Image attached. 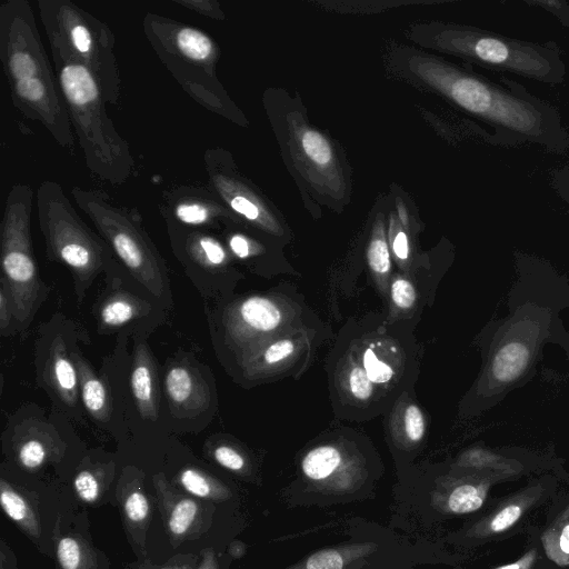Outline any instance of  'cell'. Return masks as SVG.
Here are the masks:
<instances>
[{
  "instance_id": "1",
  "label": "cell",
  "mask_w": 569,
  "mask_h": 569,
  "mask_svg": "<svg viewBox=\"0 0 569 569\" xmlns=\"http://www.w3.org/2000/svg\"><path fill=\"white\" fill-rule=\"evenodd\" d=\"M516 279L507 296V313L481 330V367L461 401V412L480 416L536 375L547 346L569 359V279L543 259L515 253Z\"/></svg>"
},
{
  "instance_id": "2",
  "label": "cell",
  "mask_w": 569,
  "mask_h": 569,
  "mask_svg": "<svg viewBox=\"0 0 569 569\" xmlns=\"http://www.w3.org/2000/svg\"><path fill=\"white\" fill-rule=\"evenodd\" d=\"M0 60L14 108L40 122L61 148L73 151L69 113L27 0L0 6Z\"/></svg>"
},
{
  "instance_id": "3",
  "label": "cell",
  "mask_w": 569,
  "mask_h": 569,
  "mask_svg": "<svg viewBox=\"0 0 569 569\" xmlns=\"http://www.w3.org/2000/svg\"><path fill=\"white\" fill-rule=\"evenodd\" d=\"M420 74L456 104L489 123L498 143H539L555 152L569 148L558 112L509 79V89L450 67L428 62Z\"/></svg>"
},
{
  "instance_id": "4",
  "label": "cell",
  "mask_w": 569,
  "mask_h": 569,
  "mask_svg": "<svg viewBox=\"0 0 569 569\" xmlns=\"http://www.w3.org/2000/svg\"><path fill=\"white\" fill-rule=\"evenodd\" d=\"M49 48L58 86L88 170L102 181L122 186L134 174L136 159L107 112L108 102L97 78L58 48Z\"/></svg>"
},
{
  "instance_id": "5",
  "label": "cell",
  "mask_w": 569,
  "mask_h": 569,
  "mask_svg": "<svg viewBox=\"0 0 569 569\" xmlns=\"http://www.w3.org/2000/svg\"><path fill=\"white\" fill-rule=\"evenodd\" d=\"M383 473L379 456L346 439L319 441L297 461L293 479L280 497L290 508H330L376 497Z\"/></svg>"
},
{
  "instance_id": "6",
  "label": "cell",
  "mask_w": 569,
  "mask_h": 569,
  "mask_svg": "<svg viewBox=\"0 0 569 569\" xmlns=\"http://www.w3.org/2000/svg\"><path fill=\"white\" fill-rule=\"evenodd\" d=\"M142 31L161 63L191 99L210 112L230 120L239 118L217 77L220 49L211 36L151 11L142 19Z\"/></svg>"
},
{
  "instance_id": "7",
  "label": "cell",
  "mask_w": 569,
  "mask_h": 569,
  "mask_svg": "<svg viewBox=\"0 0 569 569\" xmlns=\"http://www.w3.org/2000/svg\"><path fill=\"white\" fill-rule=\"evenodd\" d=\"M441 560L442 551L427 538L357 516L347 519L340 541L280 569H417Z\"/></svg>"
},
{
  "instance_id": "8",
  "label": "cell",
  "mask_w": 569,
  "mask_h": 569,
  "mask_svg": "<svg viewBox=\"0 0 569 569\" xmlns=\"http://www.w3.org/2000/svg\"><path fill=\"white\" fill-rule=\"evenodd\" d=\"M36 201L47 257L69 269L81 301L93 279L110 261L112 250L80 218L59 182H40Z\"/></svg>"
},
{
  "instance_id": "9",
  "label": "cell",
  "mask_w": 569,
  "mask_h": 569,
  "mask_svg": "<svg viewBox=\"0 0 569 569\" xmlns=\"http://www.w3.org/2000/svg\"><path fill=\"white\" fill-rule=\"evenodd\" d=\"M37 4L49 46L86 66L108 104L118 106L122 81L110 27L71 0H39Z\"/></svg>"
},
{
  "instance_id": "10",
  "label": "cell",
  "mask_w": 569,
  "mask_h": 569,
  "mask_svg": "<svg viewBox=\"0 0 569 569\" xmlns=\"http://www.w3.org/2000/svg\"><path fill=\"white\" fill-rule=\"evenodd\" d=\"M71 197L127 270L152 295L162 297L168 288L166 264L139 212L99 189L74 186Z\"/></svg>"
},
{
  "instance_id": "11",
  "label": "cell",
  "mask_w": 569,
  "mask_h": 569,
  "mask_svg": "<svg viewBox=\"0 0 569 569\" xmlns=\"http://www.w3.org/2000/svg\"><path fill=\"white\" fill-rule=\"evenodd\" d=\"M34 192L28 183L11 186L0 223L1 279L10 292L17 328L26 330L47 295L31 240Z\"/></svg>"
},
{
  "instance_id": "12",
  "label": "cell",
  "mask_w": 569,
  "mask_h": 569,
  "mask_svg": "<svg viewBox=\"0 0 569 569\" xmlns=\"http://www.w3.org/2000/svg\"><path fill=\"white\" fill-rule=\"evenodd\" d=\"M450 43L456 51L481 64L540 82L560 83L566 73L560 52L551 44L471 30L452 33Z\"/></svg>"
},
{
  "instance_id": "13",
  "label": "cell",
  "mask_w": 569,
  "mask_h": 569,
  "mask_svg": "<svg viewBox=\"0 0 569 569\" xmlns=\"http://www.w3.org/2000/svg\"><path fill=\"white\" fill-rule=\"evenodd\" d=\"M221 327L224 342L240 360L261 342L299 327L298 311L274 296L252 295L223 309Z\"/></svg>"
},
{
  "instance_id": "14",
  "label": "cell",
  "mask_w": 569,
  "mask_h": 569,
  "mask_svg": "<svg viewBox=\"0 0 569 569\" xmlns=\"http://www.w3.org/2000/svg\"><path fill=\"white\" fill-rule=\"evenodd\" d=\"M159 209L164 221L192 229L214 230L239 221L208 183L178 184L164 190Z\"/></svg>"
},
{
  "instance_id": "15",
  "label": "cell",
  "mask_w": 569,
  "mask_h": 569,
  "mask_svg": "<svg viewBox=\"0 0 569 569\" xmlns=\"http://www.w3.org/2000/svg\"><path fill=\"white\" fill-rule=\"evenodd\" d=\"M308 345V332L301 327L279 333L261 342L239 360L243 376L252 380L276 376L293 365Z\"/></svg>"
},
{
  "instance_id": "16",
  "label": "cell",
  "mask_w": 569,
  "mask_h": 569,
  "mask_svg": "<svg viewBox=\"0 0 569 569\" xmlns=\"http://www.w3.org/2000/svg\"><path fill=\"white\" fill-rule=\"evenodd\" d=\"M176 254L189 264L207 272H219L231 261L226 243L211 230L181 227L166 221Z\"/></svg>"
},
{
  "instance_id": "17",
  "label": "cell",
  "mask_w": 569,
  "mask_h": 569,
  "mask_svg": "<svg viewBox=\"0 0 569 569\" xmlns=\"http://www.w3.org/2000/svg\"><path fill=\"white\" fill-rule=\"evenodd\" d=\"M163 389L171 411L178 417H193L211 402L210 388L198 368L186 360L172 362L166 370Z\"/></svg>"
},
{
  "instance_id": "18",
  "label": "cell",
  "mask_w": 569,
  "mask_h": 569,
  "mask_svg": "<svg viewBox=\"0 0 569 569\" xmlns=\"http://www.w3.org/2000/svg\"><path fill=\"white\" fill-rule=\"evenodd\" d=\"M132 397L141 418L156 421L159 413V382L154 358L144 342L137 345L130 376Z\"/></svg>"
},
{
  "instance_id": "19",
  "label": "cell",
  "mask_w": 569,
  "mask_h": 569,
  "mask_svg": "<svg viewBox=\"0 0 569 569\" xmlns=\"http://www.w3.org/2000/svg\"><path fill=\"white\" fill-rule=\"evenodd\" d=\"M43 379L59 399L68 406H74L79 396L77 368L64 340L57 337L49 347Z\"/></svg>"
},
{
  "instance_id": "20",
  "label": "cell",
  "mask_w": 569,
  "mask_h": 569,
  "mask_svg": "<svg viewBox=\"0 0 569 569\" xmlns=\"http://www.w3.org/2000/svg\"><path fill=\"white\" fill-rule=\"evenodd\" d=\"M17 457L27 469L44 463L58 435L49 422L29 418L17 426Z\"/></svg>"
},
{
  "instance_id": "21",
  "label": "cell",
  "mask_w": 569,
  "mask_h": 569,
  "mask_svg": "<svg viewBox=\"0 0 569 569\" xmlns=\"http://www.w3.org/2000/svg\"><path fill=\"white\" fill-rule=\"evenodd\" d=\"M371 383L387 389L396 383L400 373V362L396 360L393 348L382 340L363 342L359 349H352Z\"/></svg>"
},
{
  "instance_id": "22",
  "label": "cell",
  "mask_w": 569,
  "mask_h": 569,
  "mask_svg": "<svg viewBox=\"0 0 569 569\" xmlns=\"http://www.w3.org/2000/svg\"><path fill=\"white\" fill-rule=\"evenodd\" d=\"M71 358L77 368L79 393L86 410L94 420L107 421L111 413V400L106 381L78 351H71Z\"/></svg>"
},
{
  "instance_id": "23",
  "label": "cell",
  "mask_w": 569,
  "mask_h": 569,
  "mask_svg": "<svg viewBox=\"0 0 569 569\" xmlns=\"http://www.w3.org/2000/svg\"><path fill=\"white\" fill-rule=\"evenodd\" d=\"M427 421L422 409L413 401L399 400L390 419V431L397 449L412 451L423 440Z\"/></svg>"
},
{
  "instance_id": "24",
  "label": "cell",
  "mask_w": 569,
  "mask_h": 569,
  "mask_svg": "<svg viewBox=\"0 0 569 569\" xmlns=\"http://www.w3.org/2000/svg\"><path fill=\"white\" fill-rule=\"evenodd\" d=\"M149 305L128 291H112L99 303L97 318L104 329H117L142 317Z\"/></svg>"
},
{
  "instance_id": "25",
  "label": "cell",
  "mask_w": 569,
  "mask_h": 569,
  "mask_svg": "<svg viewBox=\"0 0 569 569\" xmlns=\"http://www.w3.org/2000/svg\"><path fill=\"white\" fill-rule=\"evenodd\" d=\"M338 379L343 395L353 405H368L377 393L353 350L345 357Z\"/></svg>"
},
{
  "instance_id": "26",
  "label": "cell",
  "mask_w": 569,
  "mask_h": 569,
  "mask_svg": "<svg viewBox=\"0 0 569 569\" xmlns=\"http://www.w3.org/2000/svg\"><path fill=\"white\" fill-rule=\"evenodd\" d=\"M367 258L378 289L386 295L391 279V256L381 224L375 229L368 246Z\"/></svg>"
},
{
  "instance_id": "27",
  "label": "cell",
  "mask_w": 569,
  "mask_h": 569,
  "mask_svg": "<svg viewBox=\"0 0 569 569\" xmlns=\"http://www.w3.org/2000/svg\"><path fill=\"white\" fill-rule=\"evenodd\" d=\"M486 489L482 485L460 481L453 485L447 501L446 515L475 512L483 505Z\"/></svg>"
},
{
  "instance_id": "28",
  "label": "cell",
  "mask_w": 569,
  "mask_h": 569,
  "mask_svg": "<svg viewBox=\"0 0 569 569\" xmlns=\"http://www.w3.org/2000/svg\"><path fill=\"white\" fill-rule=\"evenodd\" d=\"M389 297L392 308L398 312H406L416 306L417 290L411 280L405 276H392L389 282Z\"/></svg>"
},
{
  "instance_id": "29",
  "label": "cell",
  "mask_w": 569,
  "mask_h": 569,
  "mask_svg": "<svg viewBox=\"0 0 569 569\" xmlns=\"http://www.w3.org/2000/svg\"><path fill=\"white\" fill-rule=\"evenodd\" d=\"M301 146L308 158L318 166L332 161V149L327 139L316 130L307 129L301 136Z\"/></svg>"
},
{
  "instance_id": "30",
  "label": "cell",
  "mask_w": 569,
  "mask_h": 569,
  "mask_svg": "<svg viewBox=\"0 0 569 569\" xmlns=\"http://www.w3.org/2000/svg\"><path fill=\"white\" fill-rule=\"evenodd\" d=\"M211 452L217 463L230 471L244 472L249 466L243 452L230 443H217Z\"/></svg>"
},
{
  "instance_id": "31",
  "label": "cell",
  "mask_w": 569,
  "mask_h": 569,
  "mask_svg": "<svg viewBox=\"0 0 569 569\" xmlns=\"http://www.w3.org/2000/svg\"><path fill=\"white\" fill-rule=\"evenodd\" d=\"M198 505L192 499L180 500L172 510L169 519V529L174 535L184 533L193 522Z\"/></svg>"
},
{
  "instance_id": "32",
  "label": "cell",
  "mask_w": 569,
  "mask_h": 569,
  "mask_svg": "<svg viewBox=\"0 0 569 569\" xmlns=\"http://www.w3.org/2000/svg\"><path fill=\"white\" fill-rule=\"evenodd\" d=\"M1 506L12 520L22 522L30 518V511L24 500L6 483L1 482Z\"/></svg>"
},
{
  "instance_id": "33",
  "label": "cell",
  "mask_w": 569,
  "mask_h": 569,
  "mask_svg": "<svg viewBox=\"0 0 569 569\" xmlns=\"http://www.w3.org/2000/svg\"><path fill=\"white\" fill-rule=\"evenodd\" d=\"M182 487L197 497H208L212 492L211 481L199 470L186 468L179 475Z\"/></svg>"
},
{
  "instance_id": "34",
  "label": "cell",
  "mask_w": 569,
  "mask_h": 569,
  "mask_svg": "<svg viewBox=\"0 0 569 569\" xmlns=\"http://www.w3.org/2000/svg\"><path fill=\"white\" fill-rule=\"evenodd\" d=\"M172 3L210 19H224L223 10L216 0H172Z\"/></svg>"
},
{
  "instance_id": "35",
  "label": "cell",
  "mask_w": 569,
  "mask_h": 569,
  "mask_svg": "<svg viewBox=\"0 0 569 569\" xmlns=\"http://www.w3.org/2000/svg\"><path fill=\"white\" fill-rule=\"evenodd\" d=\"M74 489L83 501L93 502L99 493V483L91 471L83 470L74 478Z\"/></svg>"
},
{
  "instance_id": "36",
  "label": "cell",
  "mask_w": 569,
  "mask_h": 569,
  "mask_svg": "<svg viewBox=\"0 0 569 569\" xmlns=\"http://www.w3.org/2000/svg\"><path fill=\"white\" fill-rule=\"evenodd\" d=\"M58 559L63 569H77L80 563V547L71 538H62L58 545Z\"/></svg>"
},
{
  "instance_id": "37",
  "label": "cell",
  "mask_w": 569,
  "mask_h": 569,
  "mask_svg": "<svg viewBox=\"0 0 569 569\" xmlns=\"http://www.w3.org/2000/svg\"><path fill=\"white\" fill-rule=\"evenodd\" d=\"M13 322L16 323L12 299L7 284L0 279V331L2 336L9 335Z\"/></svg>"
},
{
  "instance_id": "38",
  "label": "cell",
  "mask_w": 569,
  "mask_h": 569,
  "mask_svg": "<svg viewBox=\"0 0 569 569\" xmlns=\"http://www.w3.org/2000/svg\"><path fill=\"white\" fill-rule=\"evenodd\" d=\"M124 510L131 521L143 520L149 512V505L144 495L133 491L126 500Z\"/></svg>"
},
{
  "instance_id": "39",
  "label": "cell",
  "mask_w": 569,
  "mask_h": 569,
  "mask_svg": "<svg viewBox=\"0 0 569 569\" xmlns=\"http://www.w3.org/2000/svg\"><path fill=\"white\" fill-rule=\"evenodd\" d=\"M521 516V508L510 505L501 509L490 521V529L493 532H501L510 528Z\"/></svg>"
},
{
  "instance_id": "40",
  "label": "cell",
  "mask_w": 569,
  "mask_h": 569,
  "mask_svg": "<svg viewBox=\"0 0 569 569\" xmlns=\"http://www.w3.org/2000/svg\"><path fill=\"white\" fill-rule=\"evenodd\" d=\"M391 252L398 264L405 269L409 263L410 246L405 231L398 230L391 239Z\"/></svg>"
},
{
  "instance_id": "41",
  "label": "cell",
  "mask_w": 569,
  "mask_h": 569,
  "mask_svg": "<svg viewBox=\"0 0 569 569\" xmlns=\"http://www.w3.org/2000/svg\"><path fill=\"white\" fill-rule=\"evenodd\" d=\"M553 186L560 197L569 203V168H565L556 173Z\"/></svg>"
},
{
  "instance_id": "42",
  "label": "cell",
  "mask_w": 569,
  "mask_h": 569,
  "mask_svg": "<svg viewBox=\"0 0 569 569\" xmlns=\"http://www.w3.org/2000/svg\"><path fill=\"white\" fill-rule=\"evenodd\" d=\"M559 547L563 553L569 555V523L566 525L561 530Z\"/></svg>"
},
{
  "instance_id": "43",
  "label": "cell",
  "mask_w": 569,
  "mask_h": 569,
  "mask_svg": "<svg viewBox=\"0 0 569 569\" xmlns=\"http://www.w3.org/2000/svg\"><path fill=\"white\" fill-rule=\"evenodd\" d=\"M234 557H240L243 555L244 552V546L241 543V542H237L234 545H232L231 547V551H230Z\"/></svg>"
},
{
  "instance_id": "44",
  "label": "cell",
  "mask_w": 569,
  "mask_h": 569,
  "mask_svg": "<svg viewBox=\"0 0 569 569\" xmlns=\"http://www.w3.org/2000/svg\"><path fill=\"white\" fill-rule=\"evenodd\" d=\"M498 569H521L520 562L509 563L502 567H499Z\"/></svg>"
}]
</instances>
